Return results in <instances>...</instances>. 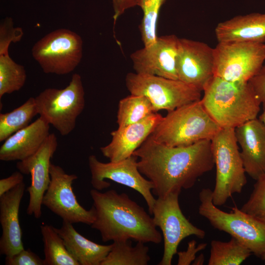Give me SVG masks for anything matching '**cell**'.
Listing matches in <instances>:
<instances>
[{"instance_id": "1", "label": "cell", "mask_w": 265, "mask_h": 265, "mask_svg": "<svg viewBox=\"0 0 265 265\" xmlns=\"http://www.w3.org/2000/svg\"><path fill=\"white\" fill-rule=\"evenodd\" d=\"M140 173L153 184L152 193L164 198L173 192L193 186L214 166L211 140L185 146H169L150 135L133 153Z\"/></svg>"}, {"instance_id": "2", "label": "cell", "mask_w": 265, "mask_h": 265, "mask_svg": "<svg viewBox=\"0 0 265 265\" xmlns=\"http://www.w3.org/2000/svg\"><path fill=\"white\" fill-rule=\"evenodd\" d=\"M95 220L90 225L98 231L103 242L133 240L159 244L162 236L151 217L125 193L114 189L90 192Z\"/></svg>"}, {"instance_id": "3", "label": "cell", "mask_w": 265, "mask_h": 265, "mask_svg": "<svg viewBox=\"0 0 265 265\" xmlns=\"http://www.w3.org/2000/svg\"><path fill=\"white\" fill-rule=\"evenodd\" d=\"M201 100L221 128L235 129L257 118L261 104L248 82H236L214 76Z\"/></svg>"}, {"instance_id": "4", "label": "cell", "mask_w": 265, "mask_h": 265, "mask_svg": "<svg viewBox=\"0 0 265 265\" xmlns=\"http://www.w3.org/2000/svg\"><path fill=\"white\" fill-rule=\"evenodd\" d=\"M220 128L200 99L168 112L150 136L167 146H185L211 140Z\"/></svg>"}, {"instance_id": "5", "label": "cell", "mask_w": 265, "mask_h": 265, "mask_svg": "<svg viewBox=\"0 0 265 265\" xmlns=\"http://www.w3.org/2000/svg\"><path fill=\"white\" fill-rule=\"evenodd\" d=\"M198 212L214 228L225 232L247 247L255 256L265 254V222L235 207L224 212L212 201V190L203 188L199 194Z\"/></svg>"}, {"instance_id": "6", "label": "cell", "mask_w": 265, "mask_h": 265, "mask_svg": "<svg viewBox=\"0 0 265 265\" xmlns=\"http://www.w3.org/2000/svg\"><path fill=\"white\" fill-rule=\"evenodd\" d=\"M234 129L220 128L211 139L216 168L212 201L216 206L225 204L235 193H240L247 183L245 170Z\"/></svg>"}, {"instance_id": "7", "label": "cell", "mask_w": 265, "mask_h": 265, "mask_svg": "<svg viewBox=\"0 0 265 265\" xmlns=\"http://www.w3.org/2000/svg\"><path fill=\"white\" fill-rule=\"evenodd\" d=\"M38 114L65 136L75 128L78 117L85 106V92L81 77L74 74L63 89L48 88L35 97Z\"/></svg>"}, {"instance_id": "8", "label": "cell", "mask_w": 265, "mask_h": 265, "mask_svg": "<svg viewBox=\"0 0 265 265\" xmlns=\"http://www.w3.org/2000/svg\"><path fill=\"white\" fill-rule=\"evenodd\" d=\"M125 82L131 94L147 98L155 112L171 111L202 98L201 91L179 80L129 73Z\"/></svg>"}, {"instance_id": "9", "label": "cell", "mask_w": 265, "mask_h": 265, "mask_svg": "<svg viewBox=\"0 0 265 265\" xmlns=\"http://www.w3.org/2000/svg\"><path fill=\"white\" fill-rule=\"evenodd\" d=\"M82 50L83 41L78 33L59 28L37 41L31 53L45 73L64 75L73 72L80 64Z\"/></svg>"}, {"instance_id": "10", "label": "cell", "mask_w": 265, "mask_h": 265, "mask_svg": "<svg viewBox=\"0 0 265 265\" xmlns=\"http://www.w3.org/2000/svg\"><path fill=\"white\" fill-rule=\"evenodd\" d=\"M214 76L227 81L248 82L265 61L263 42H218L213 48Z\"/></svg>"}, {"instance_id": "11", "label": "cell", "mask_w": 265, "mask_h": 265, "mask_svg": "<svg viewBox=\"0 0 265 265\" xmlns=\"http://www.w3.org/2000/svg\"><path fill=\"white\" fill-rule=\"evenodd\" d=\"M180 192H173L164 198H157L152 215L155 224L160 229L164 242L163 254L159 265H171L181 241L195 236L205 237V232L193 225L183 213L179 203Z\"/></svg>"}, {"instance_id": "12", "label": "cell", "mask_w": 265, "mask_h": 265, "mask_svg": "<svg viewBox=\"0 0 265 265\" xmlns=\"http://www.w3.org/2000/svg\"><path fill=\"white\" fill-rule=\"evenodd\" d=\"M137 161L138 158L132 155L118 162L105 163L99 160L96 156L90 155L88 161L91 184L93 188L101 191L110 186V183L106 181L108 179L136 190L144 199L152 214L156 200L152 193L154 185L140 173Z\"/></svg>"}, {"instance_id": "13", "label": "cell", "mask_w": 265, "mask_h": 265, "mask_svg": "<svg viewBox=\"0 0 265 265\" xmlns=\"http://www.w3.org/2000/svg\"><path fill=\"white\" fill-rule=\"evenodd\" d=\"M51 181L42 200V205L72 224L81 223L91 225L95 220L93 208L87 210L78 202L72 184L77 179L75 174H67L58 165L51 162Z\"/></svg>"}, {"instance_id": "14", "label": "cell", "mask_w": 265, "mask_h": 265, "mask_svg": "<svg viewBox=\"0 0 265 265\" xmlns=\"http://www.w3.org/2000/svg\"><path fill=\"white\" fill-rule=\"evenodd\" d=\"M180 38L174 34L158 37L153 43L132 53L136 73L178 80L177 62Z\"/></svg>"}, {"instance_id": "15", "label": "cell", "mask_w": 265, "mask_h": 265, "mask_svg": "<svg viewBox=\"0 0 265 265\" xmlns=\"http://www.w3.org/2000/svg\"><path fill=\"white\" fill-rule=\"evenodd\" d=\"M58 145L53 133H50L37 151L32 156L18 161L16 167L23 174H30L31 184L27 187L29 202L26 213L35 218L42 215V200L51 181V159Z\"/></svg>"}, {"instance_id": "16", "label": "cell", "mask_w": 265, "mask_h": 265, "mask_svg": "<svg viewBox=\"0 0 265 265\" xmlns=\"http://www.w3.org/2000/svg\"><path fill=\"white\" fill-rule=\"evenodd\" d=\"M178 80L203 91L214 77L213 48L203 42L180 38Z\"/></svg>"}, {"instance_id": "17", "label": "cell", "mask_w": 265, "mask_h": 265, "mask_svg": "<svg viewBox=\"0 0 265 265\" xmlns=\"http://www.w3.org/2000/svg\"><path fill=\"white\" fill-rule=\"evenodd\" d=\"M163 116L156 112L134 124L111 132V141L100 148L109 161L118 162L132 156L151 134Z\"/></svg>"}, {"instance_id": "18", "label": "cell", "mask_w": 265, "mask_h": 265, "mask_svg": "<svg viewBox=\"0 0 265 265\" xmlns=\"http://www.w3.org/2000/svg\"><path fill=\"white\" fill-rule=\"evenodd\" d=\"M235 131L245 172L257 180L265 173V125L257 118Z\"/></svg>"}, {"instance_id": "19", "label": "cell", "mask_w": 265, "mask_h": 265, "mask_svg": "<svg viewBox=\"0 0 265 265\" xmlns=\"http://www.w3.org/2000/svg\"><path fill=\"white\" fill-rule=\"evenodd\" d=\"M25 190L24 182L0 196V253L10 256L24 249L19 212Z\"/></svg>"}, {"instance_id": "20", "label": "cell", "mask_w": 265, "mask_h": 265, "mask_svg": "<svg viewBox=\"0 0 265 265\" xmlns=\"http://www.w3.org/2000/svg\"><path fill=\"white\" fill-rule=\"evenodd\" d=\"M50 125L39 116L33 122L4 140L0 159L21 161L35 153L50 134Z\"/></svg>"}, {"instance_id": "21", "label": "cell", "mask_w": 265, "mask_h": 265, "mask_svg": "<svg viewBox=\"0 0 265 265\" xmlns=\"http://www.w3.org/2000/svg\"><path fill=\"white\" fill-rule=\"evenodd\" d=\"M218 42L265 41V13H253L219 23L215 28Z\"/></svg>"}, {"instance_id": "22", "label": "cell", "mask_w": 265, "mask_h": 265, "mask_svg": "<svg viewBox=\"0 0 265 265\" xmlns=\"http://www.w3.org/2000/svg\"><path fill=\"white\" fill-rule=\"evenodd\" d=\"M54 229L80 265H101L111 249V244L102 245L86 238L71 223L63 221L60 228Z\"/></svg>"}, {"instance_id": "23", "label": "cell", "mask_w": 265, "mask_h": 265, "mask_svg": "<svg viewBox=\"0 0 265 265\" xmlns=\"http://www.w3.org/2000/svg\"><path fill=\"white\" fill-rule=\"evenodd\" d=\"M142 242L132 246L131 240L113 241L101 265H147L151 260L149 247Z\"/></svg>"}, {"instance_id": "24", "label": "cell", "mask_w": 265, "mask_h": 265, "mask_svg": "<svg viewBox=\"0 0 265 265\" xmlns=\"http://www.w3.org/2000/svg\"><path fill=\"white\" fill-rule=\"evenodd\" d=\"M40 230L44 243V265H80L54 227L43 224Z\"/></svg>"}, {"instance_id": "25", "label": "cell", "mask_w": 265, "mask_h": 265, "mask_svg": "<svg viewBox=\"0 0 265 265\" xmlns=\"http://www.w3.org/2000/svg\"><path fill=\"white\" fill-rule=\"evenodd\" d=\"M38 114L35 97H30L23 104L10 112L0 113V141L26 127Z\"/></svg>"}, {"instance_id": "26", "label": "cell", "mask_w": 265, "mask_h": 265, "mask_svg": "<svg viewBox=\"0 0 265 265\" xmlns=\"http://www.w3.org/2000/svg\"><path fill=\"white\" fill-rule=\"evenodd\" d=\"M251 254V251L234 237L227 242H211L209 265H239Z\"/></svg>"}, {"instance_id": "27", "label": "cell", "mask_w": 265, "mask_h": 265, "mask_svg": "<svg viewBox=\"0 0 265 265\" xmlns=\"http://www.w3.org/2000/svg\"><path fill=\"white\" fill-rule=\"evenodd\" d=\"M156 113L146 97L131 94L119 102L117 114L118 128L137 123Z\"/></svg>"}, {"instance_id": "28", "label": "cell", "mask_w": 265, "mask_h": 265, "mask_svg": "<svg viewBox=\"0 0 265 265\" xmlns=\"http://www.w3.org/2000/svg\"><path fill=\"white\" fill-rule=\"evenodd\" d=\"M26 80V73L23 65L16 63L8 53L0 54V99L20 90Z\"/></svg>"}, {"instance_id": "29", "label": "cell", "mask_w": 265, "mask_h": 265, "mask_svg": "<svg viewBox=\"0 0 265 265\" xmlns=\"http://www.w3.org/2000/svg\"><path fill=\"white\" fill-rule=\"evenodd\" d=\"M166 0H138V6L143 12L139 26L144 46L149 45L158 38L157 23L160 8Z\"/></svg>"}, {"instance_id": "30", "label": "cell", "mask_w": 265, "mask_h": 265, "mask_svg": "<svg viewBox=\"0 0 265 265\" xmlns=\"http://www.w3.org/2000/svg\"><path fill=\"white\" fill-rule=\"evenodd\" d=\"M241 210L265 222V173L258 178Z\"/></svg>"}, {"instance_id": "31", "label": "cell", "mask_w": 265, "mask_h": 265, "mask_svg": "<svg viewBox=\"0 0 265 265\" xmlns=\"http://www.w3.org/2000/svg\"><path fill=\"white\" fill-rule=\"evenodd\" d=\"M23 35L22 28L15 27L11 18L3 19L0 24V54L8 53L10 44L21 41Z\"/></svg>"}, {"instance_id": "32", "label": "cell", "mask_w": 265, "mask_h": 265, "mask_svg": "<svg viewBox=\"0 0 265 265\" xmlns=\"http://www.w3.org/2000/svg\"><path fill=\"white\" fill-rule=\"evenodd\" d=\"M5 265H44L43 259L30 249H23L17 253L6 256Z\"/></svg>"}, {"instance_id": "33", "label": "cell", "mask_w": 265, "mask_h": 265, "mask_svg": "<svg viewBox=\"0 0 265 265\" xmlns=\"http://www.w3.org/2000/svg\"><path fill=\"white\" fill-rule=\"evenodd\" d=\"M249 84L258 99L265 109V64H263L258 72L249 80Z\"/></svg>"}, {"instance_id": "34", "label": "cell", "mask_w": 265, "mask_h": 265, "mask_svg": "<svg viewBox=\"0 0 265 265\" xmlns=\"http://www.w3.org/2000/svg\"><path fill=\"white\" fill-rule=\"evenodd\" d=\"M196 243L195 240H192L188 243L186 251L177 252L178 265H190L195 259L197 253L205 249L207 245L206 243H201L197 245Z\"/></svg>"}, {"instance_id": "35", "label": "cell", "mask_w": 265, "mask_h": 265, "mask_svg": "<svg viewBox=\"0 0 265 265\" xmlns=\"http://www.w3.org/2000/svg\"><path fill=\"white\" fill-rule=\"evenodd\" d=\"M23 174L15 171L10 176L0 180V196L24 182Z\"/></svg>"}, {"instance_id": "36", "label": "cell", "mask_w": 265, "mask_h": 265, "mask_svg": "<svg viewBox=\"0 0 265 265\" xmlns=\"http://www.w3.org/2000/svg\"><path fill=\"white\" fill-rule=\"evenodd\" d=\"M114 10L113 18L117 20L126 10L138 6V0H111Z\"/></svg>"}, {"instance_id": "37", "label": "cell", "mask_w": 265, "mask_h": 265, "mask_svg": "<svg viewBox=\"0 0 265 265\" xmlns=\"http://www.w3.org/2000/svg\"><path fill=\"white\" fill-rule=\"evenodd\" d=\"M205 261L204 255L201 253L199 256L196 257L194 261L193 262L192 265H202L204 264Z\"/></svg>"}, {"instance_id": "38", "label": "cell", "mask_w": 265, "mask_h": 265, "mask_svg": "<svg viewBox=\"0 0 265 265\" xmlns=\"http://www.w3.org/2000/svg\"><path fill=\"white\" fill-rule=\"evenodd\" d=\"M258 119L265 125V109H263V112L259 116Z\"/></svg>"}, {"instance_id": "39", "label": "cell", "mask_w": 265, "mask_h": 265, "mask_svg": "<svg viewBox=\"0 0 265 265\" xmlns=\"http://www.w3.org/2000/svg\"><path fill=\"white\" fill-rule=\"evenodd\" d=\"M262 259L264 261L265 263V254L264 255Z\"/></svg>"}, {"instance_id": "40", "label": "cell", "mask_w": 265, "mask_h": 265, "mask_svg": "<svg viewBox=\"0 0 265 265\" xmlns=\"http://www.w3.org/2000/svg\"><path fill=\"white\" fill-rule=\"evenodd\" d=\"M264 43H265V42H264Z\"/></svg>"}]
</instances>
